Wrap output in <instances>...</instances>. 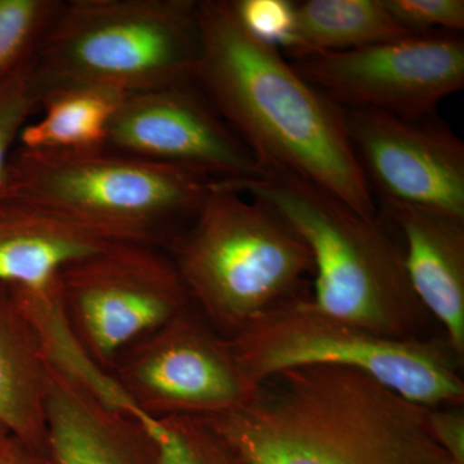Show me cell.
Here are the masks:
<instances>
[{
    "instance_id": "9c48e42d",
    "label": "cell",
    "mask_w": 464,
    "mask_h": 464,
    "mask_svg": "<svg viewBox=\"0 0 464 464\" xmlns=\"http://www.w3.org/2000/svg\"><path fill=\"white\" fill-rule=\"evenodd\" d=\"M137 418H210L246 405L258 384L227 338L191 311L127 348L109 373Z\"/></svg>"
},
{
    "instance_id": "7a4b0ae2",
    "label": "cell",
    "mask_w": 464,
    "mask_h": 464,
    "mask_svg": "<svg viewBox=\"0 0 464 464\" xmlns=\"http://www.w3.org/2000/svg\"><path fill=\"white\" fill-rule=\"evenodd\" d=\"M429 413L356 369L306 365L266 378L246 405L201 420L239 464H454Z\"/></svg>"
},
{
    "instance_id": "ffe728a7",
    "label": "cell",
    "mask_w": 464,
    "mask_h": 464,
    "mask_svg": "<svg viewBox=\"0 0 464 464\" xmlns=\"http://www.w3.org/2000/svg\"><path fill=\"white\" fill-rule=\"evenodd\" d=\"M146 426L157 442L158 464H239L201 418H161Z\"/></svg>"
},
{
    "instance_id": "e0dca14e",
    "label": "cell",
    "mask_w": 464,
    "mask_h": 464,
    "mask_svg": "<svg viewBox=\"0 0 464 464\" xmlns=\"http://www.w3.org/2000/svg\"><path fill=\"white\" fill-rule=\"evenodd\" d=\"M124 96L93 85H67L47 92L41 97L39 118L26 124L17 146L34 151L106 148L110 124Z\"/></svg>"
},
{
    "instance_id": "5b68a950",
    "label": "cell",
    "mask_w": 464,
    "mask_h": 464,
    "mask_svg": "<svg viewBox=\"0 0 464 464\" xmlns=\"http://www.w3.org/2000/svg\"><path fill=\"white\" fill-rule=\"evenodd\" d=\"M200 52L194 0H69L32 72L39 99L67 85L127 96L195 83Z\"/></svg>"
},
{
    "instance_id": "9a60e30c",
    "label": "cell",
    "mask_w": 464,
    "mask_h": 464,
    "mask_svg": "<svg viewBox=\"0 0 464 464\" xmlns=\"http://www.w3.org/2000/svg\"><path fill=\"white\" fill-rule=\"evenodd\" d=\"M111 243L118 241L45 208L0 197V283L44 288L56 283L65 266Z\"/></svg>"
},
{
    "instance_id": "30bf717a",
    "label": "cell",
    "mask_w": 464,
    "mask_h": 464,
    "mask_svg": "<svg viewBox=\"0 0 464 464\" xmlns=\"http://www.w3.org/2000/svg\"><path fill=\"white\" fill-rule=\"evenodd\" d=\"M304 81L341 109L399 118H435L441 101L464 87L462 34H411L343 52H316L289 61Z\"/></svg>"
},
{
    "instance_id": "d6986e66",
    "label": "cell",
    "mask_w": 464,
    "mask_h": 464,
    "mask_svg": "<svg viewBox=\"0 0 464 464\" xmlns=\"http://www.w3.org/2000/svg\"><path fill=\"white\" fill-rule=\"evenodd\" d=\"M63 0H0V83L35 63Z\"/></svg>"
},
{
    "instance_id": "6da1fadb",
    "label": "cell",
    "mask_w": 464,
    "mask_h": 464,
    "mask_svg": "<svg viewBox=\"0 0 464 464\" xmlns=\"http://www.w3.org/2000/svg\"><path fill=\"white\" fill-rule=\"evenodd\" d=\"M198 20L201 52L195 83L262 172L295 174L360 215H380L343 110L304 81L282 51L250 35L230 0L198 2Z\"/></svg>"
},
{
    "instance_id": "ba28073f",
    "label": "cell",
    "mask_w": 464,
    "mask_h": 464,
    "mask_svg": "<svg viewBox=\"0 0 464 464\" xmlns=\"http://www.w3.org/2000/svg\"><path fill=\"white\" fill-rule=\"evenodd\" d=\"M57 285L70 331L106 374L127 348L191 311L172 258L150 244H109L65 266Z\"/></svg>"
},
{
    "instance_id": "cb8c5ba5",
    "label": "cell",
    "mask_w": 464,
    "mask_h": 464,
    "mask_svg": "<svg viewBox=\"0 0 464 464\" xmlns=\"http://www.w3.org/2000/svg\"><path fill=\"white\" fill-rule=\"evenodd\" d=\"M430 431L454 464H464L463 406L430 408Z\"/></svg>"
},
{
    "instance_id": "8fae6325",
    "label": "cell",
    "mask_w": 464,
    "mask_h": 464,
    "mask_svg": "<svg viewBox=\"0 0 464 464\" xmlns=\"http://www.w3.org/2000/svg\"><path fill=\"white\" fill-rule=\"evenodd\" d=\"M351 145L378 204L464 219V143L438 119L342 109Z\"/></svg>"
},
{
    "instance_id": "44dd1931",
    "label": "cell",
    "mask_w": 464,
    "mask_h": 464,
    "mask_svg": "<svg viewBox=\"0 0 464 464\" xmlns=\"http://www.w3.org/2000/svg\"><path fill=\"white\" fill-rule=\"evenodd\" d=\"M32 67L0 83V197L8 195L9 164L20 134L39 111Z\"/></svg>"
},
{
    "instance_id": "d4e9b609",
    "label": "cell",
    "mask_w": 464,
    "mask_h": 464,
    "mask_svg": "<svg viewBox=\"0 0 464 464\" xmlns=\"http://www.w3.org/2000/svg\"><path fill=\"white\" fill-rule=\"evenodd\" d=\"M0 464H53L47 451L8 435L0 442Z\"/></svg>"
},
{
    "instance_id": "3957f363",
    "label": "cell",
    "mask_w": 464,
    "mask_h": 464,
    "mask_svg": "<svg viewBox=\"0 0 464 464\" xmlns=\"http://www.w3.org/2000/svg\"><path fill=\"white\" fill-rule=\"evenodd\" d=\"M274 208L306 243L314 261L319 310L383 337L420 338L426 308L406 271L404 248L381 215H360L295 174L267 170L231 183Z\"/></svg>"
},
{
    "instance_id": "603a6c76",
    "label": "cell",
    "mask_w": 464,
    "mask_h": 464,
    "mask_svg": "<svg viewBox=\"0 0 464 464\" xmlns=\"http://www.w3.org/2000/svg\"><path fill=\"white\" fill-rule=\"evenodd\" d=\"M391 16L411 34H462L463 0H384Z\"/></svg>"
},
{
    "instance_id": "7402d4cb",
    "label": "cell",
    "mask_w": 464,
    "mask_h": 464,
    "mask_svg": "<svg viewBox=\"0 0 464 464\" xmlns=\"http://www.w3.org/2000/svg\"><path fill=\"white\" fill-rule=\"evenodd\" d=\"M235 17L258 41L290 53L297 44L295 3L289 0H231Z\"/></svg>"
},
{
    "instance_id": "5bb4252c",
    "label": "cell",
    "mask_w": 464,
    "mask_h": 464,
    "mask_svg": "<svg viewBox=\"0 0 464 464\" xmlns=\"http://www.w3.org/2000/svg\"><path fill=\"white\" fill-rule=\"evenodd\" d=\"M404 240L406 271L415 295L464 356V219L402 204H378ZM377 206V207H378Z\"/></svg>"
},
{
    "instance_id": "4fadbf2b",
    "label": "cell",
    "mask_w": 464,
    "mask_h": 464,
    "mask_svg": "<svg viewBox=\"0 0 464 464\" xmlns=\"http://www.w3.org/2000/svg\"><path fill=\"white\" fill-rule=\"evenodd\" d=\"M47 453L53 464H158L143 420L51 362Z\"/></svg>"
},
{
    "instance_id": "484cf974",
    "label": "cell",
    "mask_w": 464,
    "mask_h": 464,
    "mask_svg": "<svg viewBox=\"0 0 464 464\" xmlns=\"http://www.w3.org/2000/svg\"><path fill=\"white\" fill-rule=\"evenodd\" d=\"M8 435H11V433H9L7 430H5V427H3L2 424H0V442H2L3 440L7 438Z\"/></svg>"
},
{
    "instance_id": "ac0fdd59",
    "label": "cell",
    "mask_w": 464,
    "mask_h": 464,
    "mask_svg": "<svg viewBox=\"0 0 464 464\" xmlns=\"http://www.w3.org/2000/svg\"><path fill=\"white\" fill-rule=\"evenodd\" d=\"M297 44L288 56L343 52L411 35L391 16L384 0L295 3Z\"/></svg>"
},
{
    "instance_id": "2e32d148",
    "label": "cell",
    "mask_w": 464,
    "mask_h": 464,
    "mask_svg": "<svg viewBox=\"0 0 464 464\" xmlns=\"http://www.w3.org/2000/svg\"><path fill=\"white\" fill-rule=\"evenodd\" d=\"M48 368L41 333L7 284L0 283V424L44 451Z\"/></svg>"
},
{
    "instance_id": "52a82bcc",
    "label": "cell",
    "mask_w": 464,
    "mask_h": 464,
    "mask_svg": "<svg viewBox=\"0 0 464 464\" xmlns=\"http://www.w3.org/2000/svg\"><path fill=\"white\" fill-rule=\"evenodd\" d=\"M235 359L256 384L288 369H356L426 408L463 406L459 359L448 342L383 337L329 315L311 299L267 311L227 338Z\"/></svg>"
},
{
    "instance_id": "7c38bea8",
    "label": "cell",
    "mask_w": 464,
    "mask_h": 464,
    "mask_svg": "<svg viewBox=\"0 0 464 464\" xmlns=\"http://www.w3.org/2000/svg\"><path fill=\"white\" fill-rule=\"evenodd\" d=\"M106 148L188 168L216 182L253 181L264 174L197 83L124 96Z\"/></svg>"
},
{
    "instance_id": "8992f818",
    "label": "cell",
    "mask_w": 464,
    "mask_h": 464,
    "mask_svg": "<svg viewBox=\"0 0 464 464\" xmlns=\"http://www.w3.org/2000/svg\"><path fill=\"white\" fill-rule=\"evenodd\" d=\"M213 182L188 168L108 148L34 151L16 146L8 195L110 240L155 246L168 228L188 225Z\"/></svg>"
},
{
    "instance_id": "277c9868",
    "label": "cell",
    "mask_w": 464,
    "mask_h": 464,
    "mask_svg": "<svg viewBox=\"0 0 464 464\" xmlns=\"http://www.w3.org/2000/svg\"><path fill=\"white\" fill-rule=\"evenodd\" d=\"M172 250L192 304L226 338L298 298L304 277L314 275L310 249L292 226L228 182H213Z\"/></svg>"
}]
</instances>
